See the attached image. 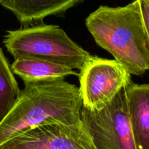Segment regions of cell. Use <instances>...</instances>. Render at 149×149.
Here are the masks:
<instances>
[{
    "label": "cell",
    "instance_id": "8fae6325",
    "mask_svg": "<svg viewBox=\"0 0 149 149\" xmlns=\"http://www.w3.org/2000/svg\"><path fill=\"white\" fill-rule=\"evenodd\" d=\"M144 25L149 39V0H139Z\"/></svg>",
    "mask_w": 149,
    "mask_h": 149
},
{
    "label": "cell",
    "instance_id": "30bf717a",
    "mask_svg": "<svg viewBox=\"0 0 149 149\" xmlns=\"http://www.w3.org/2000/svg\"><path fill=\"white\" fill-rule=\"evenodd\" d=\"M20 93L10 64L0 48V123L13 109Z\"/></svg>",
    "mask_w": 149,
    "mask_h": 149
},
{
    "label": "cell",
    "instance_id": "277c9868",
    "mask_svg": "<svg viewBox=\"0 0 149 149\" xmlns=\"http://www.w3.org/2000/svg\"><path fill=\"white\" fill-rule=\"evenodd\" d=\"M81 121L95 149H136L125 87L102 110L90 111L82 106Z\"/></svg>",
    "mask_w": 149,
    "mask_h": 149
},
{
    "label": "cell",
    "instance_id": "9c48e42d",
    "mask_svg": "<svg viewBox=\"0 0 149 149\" xmlns=\"http://www.w3.org/2000/svg\"><path fill=\"white\" fill-rule=\"evenodd\" d=\"M10 68L13 74L23 80L24 84L64 80L68 76H79L76 71L65 65L35 59H15Z\"/></svg>",
    "mask_w": 149,
    "mask_h": 149
},
{
    "label": "cell",
    "instance_id": "ba28073f",
    "mask_svg": "<svg viewBox=\"0 0 149 149\" xmlns=\"http://www.w3.org/2000/svg\"><path fill=\"white\" fill-rule=\"evenodd\" d=\"M128 115L136 149H149V84L126 87Z\"/></svg>",
    "mask_w": 149,
    "mask_h": 149
},
{
    "label": "cell",
    "instance_id": "6da1fadb",
    "mask_svg": "<svg viewBox=\"0 0 149 149\" xmlns=\"http://www.w3.org/2000/svg\"><path fill=\"white\" fill-rule=\"evenodd\" d=\"M82 106L79 87L65 80L25 84L0 123V145L45 124L81 127Z\"/></svg>",
    "mask_w": 149,
    "mask_h": 149
},
{
    "label": "cell",
    "instance_id": "52a82bcc",
    "mask_svg": "<svg viewBox=\"0 0 149 149\" xmlns=\"http://www.w3.org/2000/svg\"><path fill=\"white\" fill-rule=\"evenodd\" d=\"M80 2L79 0H14L0 1V4L16 16L20 29H25L43 26L47 16L64 17L67 10Z\"/></svg>",
    "mask_w": 149,
    "mask_h": 149
},
{
    "label": "cell",
    "instance_id": "5b68a950",
    "mask_svg": "<svg viewBox=\"0 0 149 149\" xmlns=\"http://www.w3.org/2000/svg\"><path fill=\"white\" fill-rule=\"evenodd\" d=\"M79 87L82 106L100 111L132 81L131 75L115 60L91 55L80 69Z\"/></svg>",
    "mask_w": 149,
    "mask_h": 149
},
{
    "label": "cell",
    "instance_id": "7a4b0ae2",
    "mask_svg": "<svg viewBox=\"0 0 149 149\" xmlns=\"http://www.w3.org/2000/svg\"><path fill=\"white\" fill-rule=\"evenodd\" d=\"M85 24L96 44L130 75L149 71V39L139 0L124 7L100 6L89 15Z\"/></svg>",
    "mask_w": 149,
    "mask_h": 149
},
{
    "label": "cell",
    "instance_id": "8992f818",
    "mask_svg": "<svg viewBox=\"0 0 149 149\" xmlns=\"http://www.w3.org/2000/svg\"><path fill=\"white\" fill-rule=\"evenodd\" d=\"M0 149H95L84 130L60 123L36 127L0 145Z\"/></svg>",
    "mask_w": 149,
    "mask_h": 149
},
{
    "label": "cell",
    "instance_id": "3957f363",
    "mask_svg": "<svg viewBox=\"0 0 149 149\" xmlns=\"http://www.w3.org/2000/svg\"><path fill=\"white\" fill-rule=\"evenodd\" d=\"M7 50L15 59H35L81 69L90 53L55 25L7 31L4 36Z\"/></svg>",
    "mask_w": 149,
    "mask_h": 149
}]
</instances>
